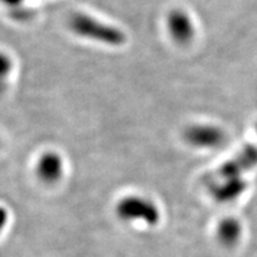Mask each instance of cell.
Here are the masks:
<instances>
[{"instance_id":"obj_1","label":"cell","mask_w":257,"mask_h":257,"mask_svg":"<svg viewBox=\"0 0 257 257\" xmlns=\"http://www.w3.org/2000/svg\"><path fill=\"white\" fill-rule=\"evenodd\" d=\"M69 27L80 36L92 38L110 46H120L125 42V35L120 30L100 23L87 15L74 14L69 18Z\"/></svg>"},{"instance_id":"obj_2","label":"cell","mask_w":257,"mask_h":257,"mask_svg":"<svg viewBox=\"0 0 257 257\" xmlns=\"http://www.w3.org/2000/svg\"><path fill=\"white\" fill-rule=\"evenodd\" d=\"M117 214L123 220H140L153 226L160 221V211L156 205L140 197L121 199L117 205Z\"/></svg>"},{"instance_id":"obj_3","label":"cell","mask_w":257,"mask_h":257,"mask_svg":"<svg viewBox=\"0 0 257 257\" xmlns=\"http://www.w3.org/2000/svg\"><path fill=\"white\" fill-rule=\"evenodd\" d=\"M185 138L189 144L200 148H216L224 142L225 135L219 127L212 125H194L188 127Z\"/></svg>"},{"instance_id":"obj_4","label":"cell","mask_w":257,"mask_h":257,"mask_svg":"<svg viewBox=\"0 0 257 257\" xmlns=\"http://www.w3.org/2000/svg\"><path fill=\"white\" fill-rule=\"evenodd\" d=\"M255 165H257V149L253 147H246L236 157L221 166L218 170V175L223 179H236Z\"/></svg>"},{"instance_id":"obj_5","label":"cell","mask_w":257,"mask_h":257,"mask_svg":"<svg viewBox=\"0 0 257 257\" xmlns=\"http://www.w3.org/2000/svg\"><path fill=\"white\" fill-rule=\"evenodd\" d=\"M167 24H168L170 35L179 43L188 42L194 34L192 21L184 11H180V10H174L170 12Z\"/></svg>"},{"instance_id":"obj_6","label":"cell","mask_w":257,"mask_h":257,"mask_svg":"<svg viewBox=\"0 0 257 257\" xmlns=\"http://www.w3.org/2000/svg\"><path fill=\"white\" fill-rule=\"evenodd\" d=\"M37 175L42 181L53 184L62 175V160L54 153H48L41 157L37 166Z\"/></svg>"},{"instance_id":"obj_7","label":"cell","mask_w":257,"mask_h":257,"mask_svg":"<svg viewBox=\"0 0 257 257\" xmlns=\"http://www.w3.org/2000/svg\"><path fill=\"white\" fill-rule=\"evenodd\" d=\"M240 234H242V226L234 218H224L217 225V239L225 246L234 245L239 240Z\"/></svg>"},{"instance_id":"obj_8","label":"cell","mask_w":257,"mask_h":257,"mask_svg":"<svg viewBox=\"0 0 257 257\" xmlns=\"http://www.w3.org/2000/svg\"><path fill=\"white\" fill-rule=\"evenodd\" d=\"M245 189V182L239 178L226 179V181L221 185H217L212 191L214 199L219 202L232 201L242 194Z\"/></svg>"},{"instance_id":"obj_9","label":"cell","mask_w":257,"mask_h":257,"mask_svg":"<svg viewBox=\"0 0 257 257\" xmlns=\"http://www.w3.org/2000/svg\"><path fill=\"white\" fill-rule=\"evenodd\" d=\"M10 66H11V64H10V60L6 56H3V59H2V74L3 75H5V74L9 72L10 68H11Z\"/></svg>"},{"instance_id":"obj_10","label":"cell","mask_w":257,"mask_h":257,"mask_svg":"<svg viewBox=\"0 0 257 257\" xmlns=\"http://www.w3.org/2000/svg\"><path fill=\"white\" fill-rule=\"evenodd\" d=\"M3 2L6 3V4H10V5H16V4H19L22 0H3Z\"/></svg>"}]
</instances>
